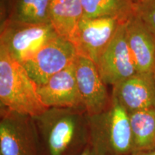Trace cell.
I'll use <instances>...</instances> for the list:
<instances>
[{
	"label": "cell",
	"instance_id": "obj_1",
	"mask_svg": "<svg viewBox=\"0 0 155 155\" xmlns=\"http://www.w3.org/2000/svg\"><path fill=\"white\" fill-rule=\"evenodd\" d=\"M34 120L41 155H78L89 144L84 108H48Z\"/></svg>",
	"mask_w": 155,
	"mask_h": 155
},
{
	"label": "cell",
	"instance_id": "obj_2",
	"mask_svg": "<svg viewBox=\"0 0 155 155\" xmlns=\"http://www.w3.org/2000/svg\"><path fill=\"white\" fill-rule=\"evenodd\" d=\"M89 145L96 155H128L133 152L129 113L111 94L106 109L88 116Z\"/></svg>",
	"mask_w": 155,
	"mask_h": 155
},
{
	"label": "cell",
	"instance_id": "obj_3",
	"mask_svg": "<svg viewBox=\"0 0 155 155\" xmlns=\"http://www.w3.org/2000/svg\"><path fill=\"white\" fill-rule=\"evenodd\" d=\"M1 108L35 117L48 108L39 96L38 85L24 66L0 48Z\"/></svg>",
	"mask_w": 155,
	"mask_h": 155
},
{
	"label": "cell",
	"instance_id": "obj_4",
	"mask_svg": "<svg viewBox=\"0 0 155 155\" xmlns=\"http://www.w3.org/2000/svg\"><path fill=\"white\" fill-rule=\"evenodd\" d=\"M58 36L50 23L28 24L5 21L1 22L0 48L22 65Z\"/></svg>",
	"mask_w": 155,
	"mask_h": 155
},
{
	"label": "cell",
	"instance_id": "obj_5",
	"mask_svg": "<svg viewBox=\"0 0 155 155\" xmlns=\"http://www.w3.org/2000/svg\"><path fill=\"white\" fill-rule=\"evenodd\" d=\"M1 155H41L34 118L0 109Z\"/></svg>",
	"mask_w": 155,
	"mask_h": 155
},
{
	"label": "cell",
	"instance_id": "obj_6",
	"mask_svg": "<svg viewBox=\"0 0 155 155\" xmlns=\"http://www.w3.org/2000/svg\"><path fill=\"white\" fill-rule=\"evenodd\" d=\"M78 55L73 42L58 36L22 65L38 86L43 85L60 71L73 63Z\"/></svg>",
	"mask_w": 155,
	"mask_h": 155
},
{
	"label": "cell",
	"instance_id": "obj_7",
	"mask_svg": "<svg viewBox=\"0 0 155 155\" xmlns=\"http://www.w3.org/2000/svg\"><path fill=\"white\" fill-rule=\"evenodd\" d=\"M122 22L113 17H87L81 19L73 42L78 55L88 58L97 64L112 41Z\"/></svg>",
	"mask_w": 155,
	"mask_h": 155
},
{
	"label": "cell",
	"instance_id": "obj_8",
	"mask_svg": "<svg viewBox=\"0 0 155 155\" xmlns=\"http://www.w3.org/2000/svg\"><path fill=\"white\" fill-rule=\"evenodd\" d=\"M127 22L120 25L96 64L101 78L106 86L113 87L137 73L128 45Z\"/></svg>",
	"mask_w": 155,
	"mask_h": 155
},
{
	"label": "cell",
	"instance_id": "obj_9",
	"mask_svg": "<svg viewBox=\"0 0 155 155\" xmlns=\"http://www.w3.org/2000/svg\"><path fill=\"white\" fill-rule=\"evenodd\" d=\"M75 67L78 86L87 114L92 116L104 111L111 104V95L101 78L96 64L88 58L78 55Z\"/></svg>",
	"mask_w": 155,
	"mask_h": 155
},
{
	"label": "cell",
	"instance_id": "obj_10",
	"mask_svg": "<svg viewBox=\"0 0 155 155\" xmlns=\"http://www.w3.org/2000/svg\"><path fill=\"white\" fill-rule=\"evenodd\" d=\"M39 96L48 108H84L75 77V62L38 86ZM86 110V109H85Z\"/></svg>",
	"mask_w": 155,
	"mask_h": 155
},
{
	"label": "cell",
	"instance_id": "obj_11",
	"mask_svg": "<svg viewBox=\"0 0 155 155\" xmlns=\"http://www.w3.org/2000/svg\"><path fill=\"white\" fill-rule=\"evenodd\" d=\"M112 95L129 114L155 109L154 73H136L112 87Z\"/></svg>",
	"mask_w": 155,
	"mask_h": 155
},
{
	"label": "cell",
	"instance_id": "obj_12",
	"mask_svg": "<svg viewBox=\"0 0 155 155\" xmlns=\"http://www.w3.org/2000/svg\"><path fill=\"white\" fill-rule=\"evenodd\" d=\"M127 39L137 72L154 73L155 34L136 15L127 22Z\"/></svg>",
	"mask_w": 155,
	"mask_h": 155
},
{
	"label": "cell",
	"instance_id": "obj_13",
	"mask_svg": "<svg viewBox=\"0 0 155 155\" xmlns=\"http://www.w3.org/2000/svg\"><path fill=\"white\" fill-rule=\"evenodd\" d=\"M51 0H1V22L49 24Z\"/></svg>",
	"mask_w": 155,
	"mask_h": 155
},
{
	"label": "cell",
	"instance_id": "obj_14",
	"mask_svg": "<svg viewBox=\"0 0 155 155\" xmlns=\"http://www.w3.org/2000/svg\"><path fill=\"white\" fill-rule=\"evenodd\" d=\"M83 16L84 12L81 0H51L50 22L61 38L73 42Z\"/></svg>",
	"mask_w": 155,
	"mask_h": 155
},
{
	"label": "cell",
	"instance_id": "obj_15",
	"mask_svg": "<svg viewBox=\"0 0 155 155\" xmlns=\"http://www.w3.org/2000/svg\"><path fill=\"white\" fill-rule=\"evenodd\" d=\"M133 139V152L155 150V109L129 114Z\"/></svg>",
	"mask_w": 155,
	"mask_h": 155
},
{
	"label": "cell",
	"instance_id": "obj_16",
	"mask_svg": "<svg viewBox=\"0 0 155 155\" xmlns=\"http://www.w3.org/2000/svg\"><path fill=\"white\" fill-rule=\"evenodd\" d=\"M84 16L113 17L127 22L135 15V4L131 0H81Z\"/></svg>",
	"mask_w": 155,
	"mask_h": 155
},
{
	"label": "cell",
	"instance_id": "obj_17",
	"mask_svg": "<svg viewBox=\"0 0 155 155\" xmlns=\"http://www.w3.org/2000/svg\"><path fill=\"white\" fill-rule=\"evenodd\" d=\"M135 15L155 34V0H142L136 4Z\"/></svg>",
	"mask_w": 155,
	"mask_h": 155
},
{
	"label": "cell",
	"instance_id": "obj_18",
	"mask_svg": "<svg viewBox=\"0 0 155 155\" xmlns=\"http://www.w3.org/2000/svg\"><path fill=\"white\" fill-rule=\"evenodd\" d=\"M128 155H155V150L135 151V152H132Z\"/></svg>",
	"mask_w": 155,
	"mask_h": 155
},
{
	"label": "cell",
	"instance_id": "obj_19",
	"mask_svg": "<svg viewBox=\"0 0 155 155\" xmlns=\"http://www.w3.org/2000/svg\"><path fill=\"white\" fill-rule=\"evenodd\" d=\"M78 155H96V154H95V152L93 151L90 145L88 144V146L86 147V148L82 152H81Z\"/></svg>",
	"mask_w": 155,
	"mask_h": 155
},
{
	"label": "cell",
	"instance_id": "obj_20",
	"mask_svg": "<svg viewBox=\"0 0 155 155\" xmlns=\"http://www.w3.org/2000/svg\"><path fill=\"white\" fill-rule=\"evenodd\" d=\"M131 1H132V2L134 3V4H137V3H139V2H140L141 1H142V0H131Z\"/></svg>",
	"mask_w": 155,
	"mask_h": 155
},
{
	"label": "cell",
	"instance_id": "obj_21",
	"mask_svg": "<svg viewBox=\"0 0 155 155\" xmlns=\"http://www.w3.org/2000/svg\"><path fill=\"white\" fill-rule=\"evenodd\" d=\"M154 78H155V71H154Z\"/></svg>",
	"mask_w": 155,
	"mask_h": 155
}]
</instances>
